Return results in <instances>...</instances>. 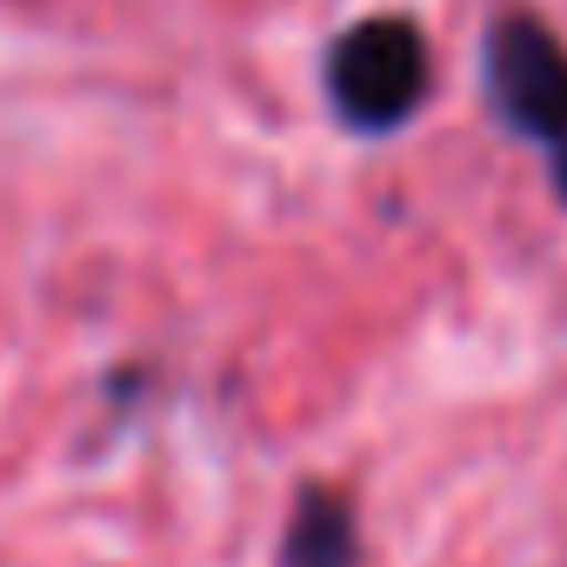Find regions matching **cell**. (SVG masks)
<instances>
[{
	"instance_id": "cell-1",
	"label": "cell",
	"mask_w": 567,
	"mask_h": 567,
	"mask_svg": "<svg viewBox=\"0 0 567 567\" xmlns=\"http://www.w3.org/2000/svg\"><path fill=\"white\" fill-rule=\"evenodd\" d=\"M487 94L494 114L540 147L560 200H567V48L527 21V14H501L487 28Z\"/></svg>"
},
{
	"instance_id": "cell-2",
	"label": "cell",
	"mask_w": 567,
	"mask_h": 567,
	"mask_svg": "<svg viewBox=\"0 0 567 567\" xmlns=\"http://www.w3.org/2000/svg\"><path fill=\"white\" fill-rule=\"evenodd\" d=\"M328 101L348 127L388 134L427 101V41L414 21H361L328 54Z\"/></svg>"
},
{
	"instance_id": "cell-3",
	"label": "cell",
	"mask_w": 567,
	"mask_h": 567,
	"mask_svg": "<svg viewBox=\"0 0 567 567\" xmlns=\"http://www.w3.org/2000/svg\"><path fill=\"white\" fill-rule=\"evenodd\" d=\"M354 560H361V547H354L348 501L328 487H308L288 520V540H280V567H354Z\"/></svg>"
}]
</instances>
